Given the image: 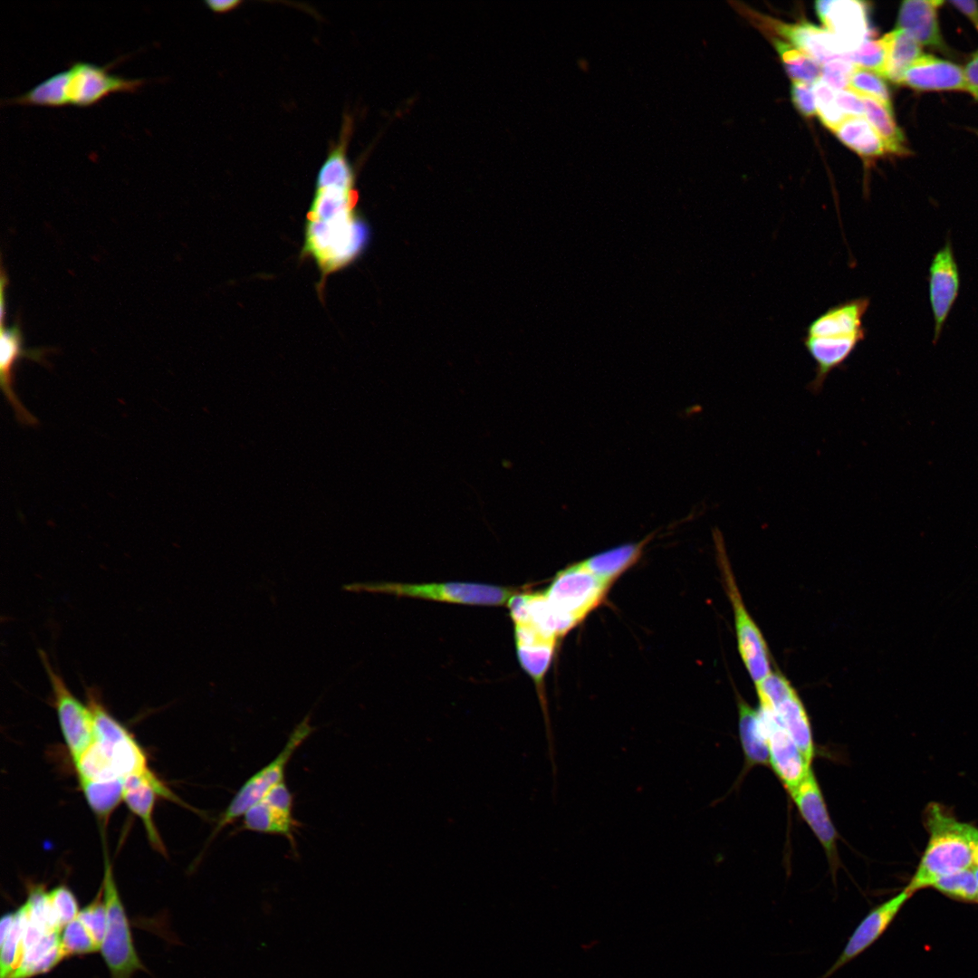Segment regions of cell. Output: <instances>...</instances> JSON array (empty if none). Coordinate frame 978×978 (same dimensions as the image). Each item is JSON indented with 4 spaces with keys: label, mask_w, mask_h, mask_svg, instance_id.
Listing matches in <instances>:
<instances>
[{
    "label": "cell",
    "mask_w": 978,
    "mask_h": 978,
    "mask_svg": "<svg viewBox=\"0 0 978 978\" xmlns=\"http://www.w3.org/2000/svg\"><path fill=\"white\" fill-rule=\"evenodd\" d=\"M868 297L846 300L831 306L806 328L803 345L815 362V376L808 388L819 394L829 374L841 368L866 337L863 318Z\"/></svg>",
    "instance_id": "obj_1"
},
{
    "label": "cell",
    "mask_w": 978,
    "mask_h": 978,
    "mask_svg": "<svg viewBox=\"0 0 978 978\" xmlns=\"http://www.w3.org/2000/svg\"><path fill=\"white\" fill-rule=\"evenodd\" d=\"M924 823L929 835L927 844L905 887L912 895L931 887L944 876L973 867V849L978 828L958 820L935 802L927 805Z\"/></svg>",
    "instance_id": "obj_2"
},
{
    "label": "cell",
    "mask_w": 978,
    "mask_h": 978,
    "mask_svg": "<svg viewBox=\"0 0 978 978\" xmlns=\"http://www.w3.org/2000/svg\"><path fill=\"white\" fill-rule=\"evenodd\" d=\"M368 239V226L356 213V206L306 216L301 255L316 263L321 273L320 293L327 277L350 264Z\"/></svg>",
    "instance_id": "obj_3"
},
{
    "label": "cell",
    "mask_w": 978,
    "mask_h": 978,
    "mask_svg": "<svg viewBox=\"0 0 978 978\" xmlns=\"http://www.w3.org/2000/svg\"><path fill=\"white\" fill-rule=\"evenodd\" d=\"M343 590L354 592L384 593L428 600L467 605H507L510 598L520 591L513 587H502L474 582L400 583L388 581L355 582L343 585Z\"/></svg>",
    "instance_id": "obj_4"
},
{
    "label": "cell",
    "mask_w": 978,
    "mask_h": 978,
    "mask_svg": "<svg viewBox=\"0 0 978 978\" xmlns=\"http://www.w3.org/2000/svg\"><path fill=\"white\" fill-rule=\"evenodd\" d=\"M713 538L724 589L733 607L739 654L752 680L757 684L772 671L769 648L760 628L745 608L730 565L723 535L718 529L714 530Z\"/></svg>",
    "instance_id": "obj_5"
},
{
    "label": "cell",
    "mask_w": 978,
    "mask_h": 978,
    "mask_svg": "<svg viewBox=\"0 0 978 978\" xmlns=\"http://www.w3.org/2000/svg\"><path fill=\"white\" fill-rule=\"evenodd\" d=\"M106 906L107 924L101 945L102 957L110 978H131L139 970H146L135 949L129 922L114 879L107 854L101 885Z\"/></svg>",
    "instance_id": "obj_6"
},
{
    "label": "cell",
    "mask_w": 978,
    "mask_h": 978,
    "mask_svg": "<svg viewBox=\"0 0 978 978\" xmlns=\"http://www.w3.org/2000/svg\"><path fill=\"white\" fill-rule=\"evenodd\" d=\"M315 729L316 727L311 724V713H308L292 730L278 755L240 787L220 815L211 833L209 839L211 841L222 829L243 817L251 807L261 801L273 787L284 781L285 770L294 752Z\"/></svg>",
    "instance_id": "obj_7"
},
{
    "label": "cell",
    "mask_w": 978,
    "mask_h": 978,
    "mask_svg": "<svg viewBox=\"0 0 978 978\" xmlns=\"http://www.w3.org/2000/svg\"><path fill=\"white\" fill-rule=\"evenodd\" d=\"M40 658L48 676L53 703L61 731L73 762H77L95 741L92 711L69 689L65 681L51 665L48 657L40 651Z\"/></svg>",
    "instance_id": "obj_8"
},
{
    "label": "cell",
    "mask_w": 978,
    "mask_h": 978,
    "mask_svg": "<svg viewBox=\"0 0 978 978\" xmlns=\"http://www.w3.org/2000/svg\"><path fill=\"white\" fill-rule=\"evenodd\" d=\"M609 587L579 561L559 571L543 591L555 609L578 624L602 602Z\"/></svg>",
    "instance_id": "obj_9"
},
{
    "label": "cell",
    "mask_w": 978,
    "mask_h": 978,
    "mask_svg": "<svg viewBox=\"0 0 978 978\" xmlns=\"http://www.w3.org/2000/svg\"><path fill=\"white\" fill-rule=\"evenodd\" d=\"M109 64L73 62L63 72V96L66 104L89 106L116 91H135L145 81L127 79L108 72Z\"/></svg>",
    "instance_id": "obj_10"
},
{
    "label": "cell",
    "mask_w": 978,
    "mask_h": 978,
    "mask_svg": "<svg viewBox=\"0 0 978 978\" xmlns=\"http://www.w3.org/2000/svg\"><path fill=\"white\" fill-rule=\"evenodd\" d=\"M758 712L768 743L770 765L791 794L811 770V766L807 764L773 710L760 704Z\"/></svg>",
    "instance_id": "obj_11"
},
{
    "label": "cell",
    "mask_w": 978,
    "mask_h": 978,
    "mask_svg": "<svg viewBox=\"0 0 978 978\" xmlns=\"http://www.w3.org/2000/svg\"><path fill=\"white\" fill-rule=\"evenodd\" d=\"M293 796L284 781L273 787L243 816L242 829L284 837L296 849L294 833L298 821L292 814Z\"/></svg>",
    "instance_id": "obj_12"
},
{
    "label": "cell",
    "mask_w": 978,
    "mask_h": 978,
    "mask_svg": "<svg viewBox=\"0 0 978 978\" xmlns=\"http://www.w3.org/2000/svg\"><path fill=\"white\" fill-rule=\"evenodd\" d=\"M911 896L912 894L904 888L871 909L857 925L837 960L820 978H829L878 940Z\"/></svg>",
    "instance_id": "obj_13"
},
{
    "label": "cell",
    "mask_w": 978,
    "mask_h": 978,
    "mask_svg": "<svg viewBox=\"0 0 978 978\" xmlns=\"http://www.w3.org/2000/svg\"><path fill=\"white\" fill-rule=\"evenodd\" d=\"M158 796L177 802L183 807L191 808L176 796L149 769L142 773L124 778L123 801L141 820L152 847L158 852L165 854L166 849L153 820L154 807Z\"/></svg>",
    "instance_id": "obj_14"
},
{
    "label": "cell",
    "mask_w": 978,
    "mask_h": 978,
    "mask_svg": "<svg viewBox=\"0 0 978 978\" xmlns=\"http://www.w3.org/2000/svg\"><path fill=\"white\" fill-rule=\"evenodd\" d=\"M815 10L827 27L848 49H857L872 35L866 2L857 0H820Z\"/></svg>",
    "instance_id": "obj_15"
},
{
    "label": "cell",
    "mask_w": 978,
    "mask_h": 978,
    "mask_svg": "<svg viewBox=\"0 0 978 978\" xmlns=\"http://www.w3.org/2000/svg\"><path fill=\"white\" fill-rule=\"evenodd\" d=\"M928 280L929 300L935 320L933 340L936 342L960 287L959 271L949 238L944 247L934 255Z\"/></svg>",
    "instance_id": "obj_16"
},
{
    "label": "cell",
    "mask_w": 978,
    "mask_h": 978,
    "mask_svg": "<svg viewBox=\"0 0 978 978\" xmlns=\"http://www.w3.org/2000/svg\"><path fill=\"white\" fill-rule=\"evenodd\" d=\"M795 805L817 837L833 868L838 865V833L831 822L824 797L812 769L790 794Z\"/></svg>",
    "instance_id": "obj_17"
},
{
    "label": "cell",
    "mask_w": 978,
    "mask_h": 978,
    "mask_svg": "<svg viewBox=\"0 0 978 978\" xmlns=\"http://www.w3.org/2000/svg\"><path fill=\"white\" fill-rule=\"evenodd\" d=\"M761 22L821 65L834 59H845L849 53L842 42L827 28L808 22L785 24L769 17Z\"/></svg>",
    "instance_id": "obj_18"
},
{
    "label": "cell",
    "mask_w": 978,
    "mask_h": 978,
    "mask_svg": "<svg viewBox=\"0 0 978 978\" xmlns=\"http://www.w3.org/2000/svg\"><path fill=\"white\" fill-rule=\"evenodd\" d=\"M43 357L44 350H26L24 347L23 334L18 324L5 328L4 322H1L0 384L5 398L14 411L16 419L23 425L34 426L37 424V418L24 407L14 392V366L22 358L41 362Z\"/></svg>",
    "instance_id": "obj_19"
},
{
    "label": "cell",
    "mask_w": 978,
    "mask_h": 978,
    "mask_svg": "<svg viewBox=\"0 0 978 978\" xmlns=\"http://www.w3.org/2000/svg\"><path fill=\"white\" fill-rule=\"evenodd\" d=\"M901 83L918 91L966 90L959 65L928 54L920 56L905 72Z\"/></svg>",
    "instance_id": "obj_20"
},
{
    "label": "cell",
    "mask_w": 978,
    "mask_h": 978,
    "mask_svg": "<svg viewBox=\"0 0 978 978\" xmlns=\"http://www.w3.org/2000/svg\"><path fill=\"white\" fill-rule=\"evenodd\" d=\"M942 1L907 0L899 8L897 29L907 32L921 45L945 52L937 20Z\"/></svg>",
    "instance_id": "obj_21"
},
{
    "label": "cell",
    "mask_w": 978,
    "mask_h": 978,
    "mask_svg": "<svg viewBox=\"0 0 978 978\" xmlns=\"http://www.w3.org/2000/svg\"><path fill=\"white\" fill-rule=\"evenodd\" d=\"M653 536L654 533H651L638 542L618 545L592 555L581 561L580 563L594 576L611 585L618 576L638 561Z\"/></svg>",
    "instance_id": "obj_22"
},
{
    "label": "cell",
    "mask_w": 978,
    "mask_h": 978,
    "mask_svg": "<svg viewBox=\"0 0 978 978\" xmlns=\"http://www.w3.org/2000/svg\"><path fill=\"white\" fill-rule=\"evenodd\" d=\"M769 707L773 710L783 727L791 735L807 764L811 766L814 756V743L810 722L805 707L795 689L791 691L777 704Z\"/></svg>",
    "instance_id": "obj_23"
},
{
    "label": "cell",
    "mask_w": 978,
    "mask_h": 978,
    "mask_svg": "<svg viewBox=\"0 0 978 978\" xmlns=\"http://www.w3.org/2000/svg\"><path fill=\"white\" fill-rule=\"evenodd\" d=\"M739 737L748 765L770 764V753L758 710L738 700Z\"/></svg>",
    "instance_id": "obj_24"
},
{
    "label": "cell",
    "mask_w": 978,
    "mask_h": 978,
    "mask_svg": "<svg viewBox=\"0 0 978 978\" xmlns=\"http://www.w3.org/2000/svg\"><path fill=\"white\" fill-rule=\"evenodd\" d=\"M859 96L864 104V117L884 142L887 151L906 154L905 137L895 121L892 108L874 98Z\"/></svg>",
    "instance_id": "obj_25"
},
{
    "label": "cell",
    "mask_w": 978,
    "mask_h": 978,
    "mask_svg": "<svg viewBox=\"0 0 978 978\" xmlns=\"http://www.w3.org/2000/svg\"><path fill=\"white\" fill-rule=\"evenodd\" d=\"M887 59L885 76L901 83L905 72L923 55L920 44L907 32L896 28L885 34Z\"/></svg>",
    "instance_id": "obj_26"
},
{
    "label": "cell",
    "mask_w": 978,
    "mask_h": 978,
    "mask_svg": "<svg viewBox=\"0 0 978 978\" xmlns=\"http://www.w3.org/2000/svg\"><path fill=\"white\" fill-rule=\"evenodd\" d=\"M838 139L863 157H877L887 149L884 142L865 117H849L834 131Z\"/></svg>",
    "instance_id": "obj_27"
},
{
    "label": "cell",
    "mask_w": 978,
    "mask_h": 978,
    "mask_svg": "<svg viewBox=\"0 0 978 978\" xmlns=\"http://www.w3.org/2000/svg\"><path fill=\"white\" fill-rule=\"evenodd\" d=\"M78 778L81 790L91 810L101 820H108L123 801L124 779L96 781Z\"/></svg>",
    "instance_id": "obj_28"
},
{
    "label": "cell",
    "mask_w": 978,
    "mask_h": 978,
    "mask_svg": "<svg viewBox=\"0 0 978 978\" xmlns=\"http://www.w3.org/2000/svg\"><path fill=\"white\" fill-rule=\"evenodd\" d=\"M773 43L791 80L813 84L821 78V66L811 57L784 41L774 39Z\"/></svg>",
    "instance_id": "obj_29"
},
{
    "label": "cell",
    "mask_w": 978,
    "mask_h": 978,
    "mask_svg": "<svg viewBox=\"0 0 978 978\" xmlns=\"http://www.w3.org/2000/svg\"><path fill=\"white\" fill-rule=\"evenodd\" d=\"M931 887L956 901L978 903V881L973 867L944 876Z\"/></svg>",
    "instance_id": "obj_30"
},
{
    "label": "cell",
    "mask_w": 978,
    "mask_h": 978,
    "mask_svg": "<svg viewBox=\"0 0 978 978\" xmlns=\"http://www.w3.org/2000/svg\"><path fill=\"white\" fill-rule=\"evenodd\" d=\"M344 145L340 143L322 165L316 187H354V175L346 158Z\"/></svg>",
    "instance_id": "obj_31"
},
{
    "label": "cell",
    "mask_w": 978,
    "mask_h": 978,
    "mask_svg": "<svg viewBox=\"0 0 978 978\" xmlns=\"http://www.w3.org/2000/svg\"><path fill=\"white\" fill-rule=\"evenodd\" d=\"M845 59L857 68L868 70L884 77L887 59L885 35L880 39H867L857 49L847 53Z\"/></svg>",
    "instance_id": "obj_32"
},
{
    "label": "cell",
    "mask_w": 978,
    "mask_h": 978,
    "mask_svg": "<svg viewBox=\"0 0 978 978\" xmlns=\"http://www.w3.org/2000/svg\"><path fill=\"white\" fill-rule=\"evenodd\" d=\"M23 927L24 914L20 906L15 911L10 932L1 943V978H10L19 965L22 956Z\"/></svg>",
    "instance_id": "obj_33"
},
{
    "label": "cell",
    "mask_w": 978,
    "mask_h": 978,
    "mask_svg": "<svg viewBox=\"0 0 978 978\" xmlns=\"http://www.w3.org/2000/svg\"><path fill=\"white\" fill-rule=\"evenodd\" d=\"M60 938L64 956L85 954L100 949L78 916L63 926Z\"/></svg>",
    "instance_id": "obj_34"
},
{
    "label": "cell",
    "mask_w": 978,
    "mask_h": 978,
    "mask_svg": "<svg viewBox=\"0 0 978 978\" xmlns=\"http://www.w3.org/2000/svg\"><path fill=\"white\" fill-rule=\"evenodd\" d=\"M817 114L820 121L830 130L835 131L847 117L836 101L833 90L821 78L813 83Z\"/></svg>",
    "instance_id": "obj_35"
},
{
    "label": "cell",
    "mask_w": 978,
    "mask_h": 978,
    "mask_svg": "<svg viewBox=\"0 0 978 978\" xmlns=\"http://www.w3.org/2000/svg\"><path fill=\"white\" fill-rule=\"evenodd\" d=\"M849 90L858 95L874 98L892 108L890 91L887 83L882 76L871 71L856 68L850 77Z\"/></svg>",
    "instance_id": "obj_36"
},
{
    "label": "cell",
    "mask_w": 978,
    "mask_h": 978,
    "mask_svg": "<svg viewBox=\"0 0 978 978\" xmlns=\"http://www.w3.org/2000/svg\"><path fill=\"white\" fill-rule=\"evenodd\" d=\"M78 918L83 923L96 944L101 948L107 924L106 906L103 899L102 888H101L95 898L89 905L80 910Z\"/></svg>",
    "instance_id": "obj_37"
},
{
    "label": "cell",
    "mask_w": 978,
    "mask_h": 978,
    "mask_svg": "<svg viewBox=\"0 0 978 978\" xmlns=\"http://www.w3.org/2000/svg\"><path fill=\"white\" fill-rule=\"evenodd\" d=\"M48 896L62 928L78 916L80 910L76 897L66 886L54 887L48 892Z\"/></svg>",
    "instance_id": "obj_38"
},
{
    "label": "cell",
    "mask_w": 978,
    "mask_h": 978,
    "mask_svg": "<svg viewBox=\"0 0 978 978\" xmlns=\"http://www.w3.org/2000/svg\"><path fill=\"white\" fill-rule=\"evenodd\" d=\"M856 66L844 58L829 61L821 65V80L832 90H848Z\"/></svg>",
    "instance_id": "obj_39"
},
{
    "label": "cell",
    "mask_w": 978,
    "mask_h": 978,
    "mask_svg": "<svg viewBox=\"0 0 978 978\" xmlns=\"http://www.w3.org/2000/svg\"><path fill=\"white\" fill-rule=\"evenodd\" d=\"M791 96L795 108L801 115L812 117L817 113L815 95L809 84L793 82L791 88Z\"/></svg>",
    "instance_id": "obj_40"
},
{
    "label": "cell",
    "mask_w": 978,
    "mask_h": 978,
    "mask_svg": "<svg viewBox=\"0 0 978 978\" xmlns=\"http://www.w3.org/2000/svg\"><path fill=\"white\" fill-rule=\"evenodd\" d=\"M836 101L847 118L864 117V104L858 94L850 90L836 91Z\"/></svg>",
    "instance_id": "obj_41"
},
{
    "label": "cell",
    "mask_w": 978,
    "mask_h": 978,
    "mask_svg": "<svg viewBox=\"0 0 978 978\" xmlns=\"http://www.w3.org/2000/svg\"><path fill=\"white\" fill-rule=\"evenodd\" d=\"M965 87L973 96L978 94V51H976L964 69Z\"/></svg>",
    "instance_id": "obj_42"
},
{
    "label": "cell",
    "mask_w": 978,
    "mask_h": 978,
    "mask_svg": "<svg viewBox=\"0 0 978 978\" xmlns=\"http://www.w3.org/2000/svg\"><path fill=\"white\" fill-rule=\"evenodd\" d=\"M955 8L964 14L971 22L974 24L978 30V3L975 1H959L954 0L950 2Z\"/></svg>",
    "instance_id": "obj_43"
},
{
    "label": "cell",
    "mask_w": 978,
    "mask_h": 978,
    "mask_svg": "<svg viewBox=\"0 0 978 978\" xmlns=\"http://www.w3.org/2000/svg\"><path fill=\"white\" fill-rule=\"evenodd\" d=\"M206 4L210 9L217 13H224L236 7L240 1L237 0H207Z\"/></svg>",
    "instance_id": "obj_44"
},
{
    "label": "cell",
    "mask_w": 978,
    "mask_h": 978,
    "mask_svg": "<svg viewBox=\"0 0 978 978\" xmlns=\"http://www.w3.org/2000/svg\"><path fill=\"white\" fill-rule=\"evenodd\" d=\"M973 866L974 868L978 869V834L976 836V839H975L974 844H973Z\"/></svg>",
    "instance_id": "obj_45"
},
{
    "label": "cell",
    "mask_w": 978,
    "mask_h": 978,
    "mask_svg": "<svg viewBox=\"0 0 978 978\" xmlns=\"http://www.w3.org/2000/svg\"><path fill=\"white\" fill-rule=\"evenodd\" d=\"M975 874H976V877H977V881H978V869H976V868H975Z\"/></svg>",
    "instance_id": "obj_46"
},
{
    "label": "cell",
    "mask_w": 978,
    "mask_h": 978,
    "mask_svg": "<svg viewBox=\"0 0 978 978\" xmlns=\"http://www.w3.org/2000/svg\"><path fill=\"white\" fill-rule=\"evenodd\" d=\"M975 97H976V99L978 100V94H977V95H976Z\"/></svg>",
    "instance_id": "obj_47"
}]
</instances>
